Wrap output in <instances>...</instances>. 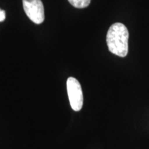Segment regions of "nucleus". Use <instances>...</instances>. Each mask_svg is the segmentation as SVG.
<instances>
[{
    "instance_id": "f257e3e1",
    "label": "nucleus",
    "mask_w": 149,
    "mask_h": 149,
    "mask_svg": "<svg viewBox=\"0 0 149 149\" xmlns=\"http://www.w3.org/2000/svg\"><path fill=\"white\" fill-rule=\"evenodd\" d=\"M127 28L122 23H115L109 28L107 35V43L109 51L115 55L124 57L128 52Z\"/></svg>"
},
{
    "instance_id": "f03ea898",
    "label": "nucleus",
    "mask_w": 149,
    "mask_h": 149,
    "mask_svg": "<svg viewBox=\"0 0 149 149\" xmlns=\"http://www.w3.org/2000/svg\"><path fill=\"white\" fill-rule=\"evenodd\" d=\"M67 92L70 107L74 111H79L83 107V93L80 84L77 79L70 77L66 81Z\"/></svg>"
},
{
    "instance_id": "7ed1b4c3",
    "label": "nucleus",
    "mask_w": 149,
    "mask_h": 149,
    "mask_svg": "<svg viewBox=\"0 0 149 149\" xmlns=\"http://www.w3.org/2000/svg\"><path fill=\"white\" fill-rule=\"evenodd\" d=\"M24 10L35 24H42L44 20V8L41 0H22Z\"/></svg>"
},
{
    "instance_id": "20e7f679",
    "label": "nucleus",
    "mask_w": 149,
    "mask_h": 149,
    "mask_svg": "<svg viewBox=\"0 0 149 149\" xmlns=\"http://www.w3.org/2000/svg\"><path fill=\"white\" fill-rule=\"evenodd\" d=\"M72 6L77 8H84L88 7L91 0H68Z\"/></svg>"
},
{
    "instance_id": "39448f33",
    "label": "nucleus",
    "mask_w": 149,
    "mask_h": 149,
    "mask_svg": "<svg viewBox=\"0 0 149 149\" xmlns=\"http://www.w3.org/2000/svg\"><path fill=\"white\" fill-rule=\"evenodd\" d=\"M6 19V13L5 11L3 10L0 9V22L4 21Z\"/></svg>"
}]
</instances>
